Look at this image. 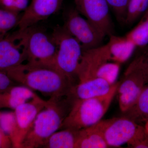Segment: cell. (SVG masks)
Listing matches in <instances>:
<instances>
[{"label": "cell", "instance_id": "cell-1", "mask_svg": "<svg viewBox=\"0 0 148 148\" xmlns=\"http://www.w3.org/2000/svg\"><path fill=\"white\" fill-rule=\"evenodd\" d=\"M5 73L12 81L50 98L73 95L75 86L64 74L51 66L27 63Z\"/></svg>", "mask_w": 148, "mask_h": 148}, {"label": "cell", "instance_id": "cell-2", "mask_svg": "<svg viewBox=\"0 0 148 148\" xmlns=\"http://www.w3.org/2000/svg\"><path fill=\"white\" fill-rule=\"evenodd\" d=\"M71 96L50 98L47 101L22 141L21 148L42 147L47 140L60 130L70 110L68 98Z\"/></svg>", "mask_w": 148, "mask_h": 148}, {"label": "cell", "instance_id": "cell-3", "mask_svg": "<svg viewBox=\"0 0 148 148\" xmlns=\"http://www.w3.org/2000/svg\"><path fill=\"white\" fill-rule=\"evenodd\" d=\"M119 83L115 84L106 95L86 99L75 98L60 129L80 130L102 120L116 94Z\"/></svg>", "mask_w": 148, "mask_h": 148}, {"label": "cell", "instance_id": "cell-4", "mask_svg": "<svg viewBox=\"0 0 148 148\" xmlns=\"http://www.w3.org/2000/svg\"><path fill=\"white\" fill-rule=\"evenodd\" d=\"M57 45L53 66L74 84L83 49L82 46L64 26H58L51 34Z\"/></svg>", "mask_w": 148, "mask_h": 148}, {"label": "cell", "instance_id": "cell-5", "mask_svg": "<svg viewBox=\"0 0 148 148\" xmlns=\"http://www.w3.org/2000/svg\"><path fill=\"white\" fill-rule=\"evenodd\" d=\"M22 30L27 63L53 67L57 47L51 35L36 25Z\"/></svg>", "mask_w": 148, "mask_h": 148}, {"label": "cell", "instance_id": "cell-6", "mask_svg": "<svg viewBox=\"0 0 148 148\" xmlns=\"http://www.w3.org/2000/svg\"><path fill=\"white\" fill-rule=\"evenodd\" d=\"M63 26L81 44L83 50L100 46L105 37L75 8L67 11Z\"/></svg>", "mask_w": 148, "mask_h": 148}, {"label": "cell", "instance_id": "cell-7", "mask_svg": "<svg viewBox=\"0 0 148 148\" xmlns=\"http://www.w3.org/2000/svg\"><path fill=\"white\" fill-rule=\"evenodd\" d=\"M147 84L145 73L137 58L125 71L117 90L120 109L122 112H126L132 108Z\"/></svg>", "mask_w": 148, "mask_h": 148}, {"label": "cell", "instance_id": "cell-8", "mask_svg": "<svg viewBox=\"0 0 148 148\" xmlns=\"http://www.w3.org/2000/svg\"><path fill=\"white\" fill-rule=\"evenodd\" d=\"M75 8L105 36L114 34V27L106 0H74Z\"/></svg>", "mask_w": 148, "mask_h": 148}, {"label": "cell", "instance_id": "cell-9", "mask_svg": "<svg viewBox=\"0 0 148 148\" xmlns=\"http://www.w3.org/2000/svg\"><path fill=\"white\" fill-rule=\"evenodd\" d=\"M99 123L109 148L127 144L141 125L125 116L102 120Z\"/></svg>", "mask_w": 148, "mask_h": 148}, {"label": "cell", "instance_id": "cell-10", "mask_svg": "<svg viewBox=\"0 0 148 148\" xmlns=\"http://www.w3.org/2000/svg\"><path fill=\"white\" fill-rule=\"evenodd\" d=\"M24 30L18 29L0 38V71L8 70L27 61Z\"/></svg>", "mask_w": 148, "mask_h": 148}, {"label": "cell", "instance_id": "cell-11", "mask_svg": "<svg viewBox=\"0 0 148 148\" xmlns=\"http://www.w3.org/2000/svg\"><path fill=\"white\" fill-rule=\"evenodd\" d=\"M64 0H32L20 16L18 29L24 30L45 19L58 12Z\"/></svg>", "mask_w": 148, "mask_h": 148}, {"label": "cell", "instance_id": "cell-12", "mask_svg": "<svg viewBox=\"0 0 148 148\" xmlns=\"http://www.w3.org/2000/svg\"><path fill=\"white\" fill-rule=\"evenodd\" d=\"M46 103L47 101L37 96L30 102L21 104L14 109L21 145L37 115L45 107Z\"/></svg>", "mask_w": 148, "mask_h": 148}, {"label": "cell", "instance_id": "cell-13", "mask_svg": "<svg viewBox=\"0 0 148 148\" xmlns=\"http://www.w3.org/2000/svg\"><path fill=\"white\" fill-rule=\"evenodd\" d=\"M113 85L98 77L80 81L74 88L73 95L80 99L98 97L108 93Z\"/></svg>", "mask_w": 148, "mask_h": 148}, {"label": "cell", "instance_id": "cell-14", "mask_svg": "<svg viewBox=\"0 0 148 148\" xmlns=\"http://www.w3.org/2000/svg\"><path fill=\"white\" fill-rule=\"evenodd\" d=\"M107 44L111 61L121 64L126 62L131 57L137 47L125 36L114 34L109 36Z\"/></svg>", "mask_w": 148, "mask_h": 148}, {"label": "cell", "instance_id": "cell-15", "mask_svg": "<svg viewBox=\"0 0 148 148\" xmlns=\"http://www.w3.org/2000/svg\"><path fill=\"white\" fill-rule=\"evenodd\" d=\"M99 122L79 130L76 148H109L103 137Z\"/></svg>", "mask_w": 148, "mask_h": 148}, {"label": "cell", "instance_id": "cell-16", "mask_svg": "<svg viewBox=\"0 0 148 148\" xmlns=\"http://www.w3.org/2000/svg\"><path fill=\"white\" fill-rule=\"evenodd\" d=\"M79 131L66 128L56 131L47 140L42 147L76 148Z\"/></svg>", "mask_w": 148, "mask_h": 148}, {"label": "cell", "instance_id": "cell-17", "mask_svg": "<svg viewBox=\"0 0 148 148\" xmlns=\"http://www.w3.org/2000/svg\"><path fill=\"white\" fill-rule=\"evenodd\" d=\"M125 116L141 125L148 120V84L140 93L135 104L126 112Z\"/></svg>", "mask_w": 148, "mask_h": 148}, {"label": "cell", "instance_id": "cell-18", "mask_svg": "<svg viewBox=\"0 0 148 148\" xmlns=\"http://www.w3.org/2000/svg\"><path fill=\"white\" fill-rule=\"evenodd\" d=\"M0 128L10 138L13 147L20 148L19 130L14 112H0Z\"/></svg>", "mask_w": 148, "mask_h": 148}, {"label": "cell", "instance_id": "cell-19", "mask_svg": "<svg viewBox=\"0 0 148 148\" xmlns=\"http://www.w3.org/2000/svg\"><path fill=\"white\" fill-rule=\"evenodd\" d=\"M120 65V64L110 60L103 61L96 69L95 77L104 79L109 84L113 85L117 82Z\"/></svg>", "mask_w": 148, "mask_h": 148}, {"label": "cell", "instance_id": "cell-20", "mask_svg": "<svg viewBox=\"0 0 148 148\" xmlns=\"http://www.w3.org/2000/svg\"><path fill=\"white\" fill-rule=\"evenodd\" d=\"M137 47L148 44V17L143 18L139 24L125 35Z\"/></svg>", "mask_w": 148, "mask_h": 148}, {"label": "cell", "instance_id": "cell-21", "mask_svg": "<svg viewBox=\"0 0 148 148\" xmlns=\"http://www.w3.org/2000/svg\"><path fill=\"white\" fill-rule=\"evenodd\" d=\"M148 9V0H129L124 22L132 24Z\"/></svg>", "mask_w": 148, "mask_h": 148}, {"label": "cell", "instance_id": "cell-22", "mask_svg": "<svg viewBox=\"0 0 148 148\" xmlns=\"http://www.w3.org/2000/svg\"><path fill=\"white\" fill-rule=\"evenodd\" d=\"M20 16L18 14L0 8V38L18 25Z\"/></svg>", "mask_w": 148, "mask_h": 148}, {"label": "cell", "instance_id": "cell-23", "mask_svg": "<svg viewBox=\"0 0 148 148\" xmlns=\"http://www.w3.org/2000/svg\"><path fill=\"white\" fill-rule=\"evenodd\" d=\"M127 144L130 148H148V133L144 126L140 125L135 135Z\"/></svg>", "mask_w": 148, "mask_h": 148}, {"label": "cell", "instance_id": "cell-24", "mask_svg": "<svg viewBox=\"0 0 148 148\" xmlns=\"http://www.w3.org/2000/svg\"><path fill=\"white\" fill-rule=\"evenodd\" d=\"M29 4V0H0V8L19 14L26 10Z\"/></svg>", "mask_w": 148, "mask_h": 148}, {"label": "cell", "instance_id": "cell-25", "mask_svg": "<svg viewBox=\"0 0 148 148\" xmlns=\"http://www.w3.org/2000/svg\"><path fill=\"white\" fill-rule=\"evenodd\" d=\"M7 90L11 95L27 102L38 96L34 90L23 85L10 87Z\"/></svg>", "mask_w": 148, "mask_h": 148}, {"label": "cell", "instance_id": "cell-26", "mask_svg": "<svg viewBox=\"0 0 148 148\" xmlns=\"http://www.w3.org/2000/svg\"><path fill=\"white\" fill-rule=\"evenodd\" d=\"M110 8L114 11L117 18L122 21H125L126 10L129 0H106Z\"/></svg>", "mask_w": 148, "mask_h": 148}, {"label": "cell", "instance_id": "cell-27", "mask_svg": "<svg viewBox=\"0 0 148 148\" xmlns=\"http://www.w3.org/2000/svg\"><path fill=\"white\" fill-rule=\"evenodd\" d=\"M12 80L5 72L0 71V90H6L10 87Z\"/></svg>", "mask_w": 148, "mask_h": 148}, {"label": "cell", "instance_id": "cell-28", "mask_svg": "<svg viewBox=\"0 0 148 148\" xmlns=\"http://www.w3.org/2000/svg\"><path fill=\"white\" fill-rule=\"evenodd\" d=\"M142 69L145 73L147 84H148V49L138 57Z\"/></svg>", "mask_w": 148, "mask_h": 148}, {"label": "cell", "instance_id": "cell-29", "mask_svg": "<svg viewBox=\"0 0 148 148\" xmlns=\"http://www.w3.org/2000/svg\"><path fill=\"white\" fill-rule=\"evenodd\" d=\"M11 147L13 146L10 138L0 128V148H10Z\"/></svg>", "mask_w": 148, "mask_h": 148}, {"label": "cell", "instance_id": "cell-30", "mask_svg": "<svg viewBox=\"0 0 148 148\" xmlns=\"http://www.w3.org/2000/svg\"><path fill=\"white\" fill-rule=\"evenodd\" d=\"M145 129L146 131L148 133V121L146 122L145 123V125H144Z\"/></svg>", "mask_w": 148, "mask_h": 148}, {"label": "cell", "instance_id": "cell-31", "mask_svg": "<svg viewBox=\"0 0 148 148\" xmlns=\"http://www.w3.org/2000/svg\"><path fill=\"white\" fill-rule=\"evenodd\" d=\"M148 17V9L147 10V12H146L143 18H146V17Z\"/></svg>", "mask_w": 148, "mask_h": 148}, {"label": "cell", "instance_id": "cell-32", "mask_svg": "<svg viewBox=\"0 0 148 148\" xmlns=\"http://www.w3.org/2000/svg\"></svg>", "mask_w": 148, "mask_h": 148}]
</instances>
